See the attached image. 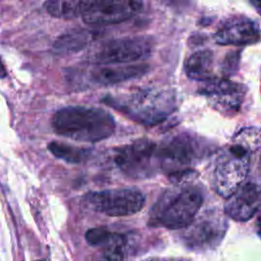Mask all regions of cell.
<instances>
[{"instance_id": "14", "label": "cell", "mask_w": 261, "mask_h": 261, "mask_svg": "<svg viewBox=\"0 0 261 261\" xmlns=\"http://www.w3.org/2000/svg\"><path fill=\"white\" fill-rule=\"evenodd\" d=\"M148 71L146 64L97 66L80 72V81L86 86H111L124 81L139 77Z\"/></svg>"}, {"instance_id": "8", "label": "cell", "mask_w": 261, "mask_h": 261, "mask_svg": "<svg viewBox=\"0 0 261 261\" xmlns=\"http://www.w3.org/2000/svg\"><path fill=\"white\" fill-rule=\"evenodd\" d=\"M227 228L223 214L208 210L199 215L185 229L182 241L193 250L213 249L219 245Z\"/></svg>"}, {"instance_id": "17", "label": "cell", "mask_w": 261, "mask_h": 261, "mask_svg": "<svg viewBox=\"0 0 261 261\" xmlns=\"http://www.w3.org/2000/svg\"><path fill=\"white\" fill-rule=\"evenodd\" d=\"M91 0H60L46 1L44 7L47 12L59 18H75L82 16L90 5Z\"/></svg>"}, {"instance_id": "9", "label": "cell", "mask_w": 261, "mask_h": 261, "mask_svg": "<svg viewBox=\"0 0 261 261\" xmlns=\"http://www.w3.org/2000/svg\"><path fill=\"white\" fill-rule=\"evenodd\" d=\"M143 3L133 0H91L82 15L84 22L105 25L122 22L141 11Z\"/></svg>"}, {"instance_id": "13", "label": "cell", "mask_w": 261, "mask_h": 261, "mask_svg": "<svg viewBox=\"0 0 261 261\" xmlns=\"http://www.w3.org/2000/svg\"><path fill=\"white\" fill-rule=\"evenodd\" d=\"M260 37V30L257 24L245 16H233L226 19L214 35L216 43L233 46L256 43Z\"/></svg>"}, {"instance_id": "22", "label": "cell", "mask_w": 261, "mask_h": 261, "mask_svg": "<svg viewBox=\"0 0 261 261\" xmlns=\"http://www.w3.org/2000/svg\"><path fill=\"white\" fill-rule=\"evenodd\" d=\"M41 261H45V260H41Z\"/></svg>"}, {"instance_id": "19", "label": "cell", "mask_w": 261, "mask_h": 261, "mask_svg": "<svg viewBox=\"0 0 261 261\" xmlns=\"http://www.w3.org/2000/svg\"><path fill=\"white\" fill-rule=\"evenodd\" d=\"M125 237L123 234L113 232L111 240L105 246L106 249L102 255L101 261H125L124 251Z\"/></svg>"}, {"instance_id": "2", "label": "cell", "mask_w": 261, "mask_h": 261, "mask_svg": "<svg viewBox=\"0 0 261 261\" xmlns=\"http://www.w3.org/2000/svg\"><path fill=\"white\" fill-rule=\"evenodd\" d=\"M103 102L144 125L162 122L176 108L174 92L161 88L140 89L115 96L108 95L103 98Z\"/></svg>"}, {"instance_id": "7", "label": "cell", "mask_w": 261, "mask_h": 261, "mask_svg": "<svg viewBox=\"0 0 261 261\" xmlns=\"http://www.w3.org/2000/svg\"><path fill=\"white\" fill-rule=\"evenodd\" d=\"M84 201L91 209L108 216H127L143 208L145 196L136 189H114L90 192Z\"/></svg>"}, {"instance_id": "6", "label": "cell", "mask_w": 261, "mask_h": 261, "mask_svg": "<svg viewBox=\"0 0 261 261\" xmlns=\"http://www.w3.org/2000/svg\"><path fill=\"white\" fill-rule=\"evenodd\" d=\"M154 48L149 37H129L108 41L99 46L91 56V61L98 65L129 63L148 58Z\"/></svg>"}, {"instance_id": "21", "label": "cell", "mask_w": 261, "mask_h": 261, "mask_svg": "<svg viewBox=\"0 0 261 261\" xmlns=\"http://www.w3.org/2000/svg\"><path fill=\"white\" fill-rule=\"evenodd\" d=\"M147 261H179V260H173V259H158V258H155V259H149Z\"/></svg>"}, {"instance_id": "15", "label": "cell", "mask_w": 261, "mask_h": 261, "mask_svg": "<svg viewBox=\"0 0 261 261\" xmlns=\"http://www.w3.org/2000/svg\"><path fill=\"white\" fill-rule=\"evenodd\" d=\"M98 35L95 31L75 29L59 36L53 45V49L58 53L76 52L86 48Z\"/></svg>"}, {"instance_id": "4", "label": "cell", "mask_w": 261, "mask_h": 261, "mask_svg": "<svg viewBox=\"0 0 261 261\" xmlns=\"http://www.w3.org/2000/svg\"><path fill=\"white\" fill-rule=\"evenodd\" d=\"M250 169V152L242 144L227 147L218 157L213 172V188L218 195L229 198L242 185Z\"/></svg>"}, {"instance_id": "10", "label": "cell", "mask_w": 261, "mask_h": 261, "mask_svg": "<svg viewBox=\"0 0 261 261\" xmlns=\"http://www.w3.org/2000/svg\"><path fill=\"white\" fill-rule=\"evenodd\" d=\"M200 93L209 104L223 114H233L240 109L245 89L242 85L225 79H210L205 82Z\"/></svg>"}, {"instance_id": "3", "label": "cell", "mask_w": 261, "mask_h": 261, "mask_svg": "<svg viewBox=\"0 0 261 261\" xmlns=\"http://www.w3.org/2000/svg\"><path fill=\"white\" fill-rule=\"evenodd\" d=\"M203 203V195L193 186L167 190L152 209L151 220L168 229L188 227L196 218Z\"/></svg>"}, {"instance_id": "1", "label": "cell", "mask_w": 261, "mask_h": 261, "mask_svg": "<svg viewBox=\"0 0 261 261\" xmlns=\"http://www.w3.org/2000/svg\"><path fill=\"white\" fill-rule=\"evenodd\" d=\"M51 124L57 135L88 143L105 140L115 130V120L108 111L87 106H67L57 110Z\"/></svg>"}, {"instance_id": "16", "label": "cell", "mask_w": 261, "mask_h": 261, "mask_svg": "<svg viewBox=\"0 0 261 261\" xmlns=\"http://www.w3.org/2000/svg\"><path fill=\"white\" fill-rule=\"evenodd\" d=\"M213 54L209 50H199L193 53L185 63V70L190 79L206 82L211 77Z\"/></svg>"}, {"instance_id": "11", "label": "cell", "mask_w": 261, "mask_h": 261, "mask_svg": "<svg viewBox=\"0 0 261 261\" xmlns=\"http://www.w3.org/2000/svg\"><path fill=\"white\" fill-rule=\"evenodd\" d=\"M160 168L172 172L173 175L185 171L195 157L194 147L189 138L176 136L166 140L157 149Z\"/></svg>"}, {"instance_id": "5", "label": "cell", "mask_w": 261, "mask_h": 261, "mask_svg": "<svg viewBox=\"0 0 261 261\" xmlns=\"http://www.w3.org/2000/svg\"><path fill=\"white\" fill-rule=\"evenodd\" d=\"M157 149L158 146L154 142L148 139H139L119 148L115 154L114 162L129 177H150L157 168H160Z\"/></svg>"}, {"instance_id": "18", "label": "cell", "mask_w": 261, "mask_h": 261, "mask_svg": "<svg viewBox=\"0 0 261 261\" xmlns=\"http://www.w3.org/2000/svg\"><path fill=\"white\" fill-rule=\"evenodd\" d=\"M48 149L54 156L68 163H82L90 156V151L88 149L74 147L60 142L49 143Z\"/></svg>"}, {"instance_id": "20", "label": "cell", "mask_w": 261, "mask_h": 261, "mask_svg": "<svg viewBox=\"0 0 261 261\" xmlns=\"http://www.w3.org/2000/svg\"><path fill=\"white\" fill-rule=\"evenodd\" d=\"M113 232L105 227H95L87 230L85 238L92 246H106L111 240Z\"/></svg>"}, {"instance_id": "12", "label": "cell", "mask_w": 261, "mask_h": 261, "mask_svg": "<svg viewBox=\"0 0 261 261\" xmlns=\"http://www.w3.org/2000/svg\"><path fill=\"white\" fill-rule=\"evenodd\" d=\"M261 208V187L256 182L242 185L224 205V213L236 221H248Z\"/></svg>"}]
</instances>
